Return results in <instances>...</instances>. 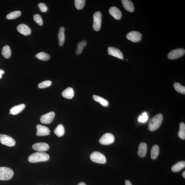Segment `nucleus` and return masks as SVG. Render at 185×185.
I'll list each match as a JSON object with an SVG mask.
<instances>
[{"label":"nucleus","instance_id":"f257e3e1","mask_svg":"<svg viewBox=\"0 0 185 185\" xmlns=\"http://www.w3.org/2000/svg\"><path fill=\"white\" fill-rule=\"evenodd\" d=\"M163 119L162 114H159L151 119L148 124V129L150 131L156 130L161 125Z\"/></svg>","mask_w":185,"mask_h":185},{"label":"nucleus","instance_id":"f03ea898","mask_svg":"<svg viewBox=\"0 0 185 185\" xmlns=\"http://www.w3.org/2000/svg\"><path fill=\"white\" fill-rule=\"evenodd\" d=\"M50 159V156L47 153L38 152L33 153L28 157V161L30 162H37L47 161Z\"/></svg>","mask_w":185,"mask_h":185},{"label":"nucleus","instance_id":"7ed1b4c3","mask_svg":"<svg viewBox=\"0 0 185 185\" xmlns=\"http://www.w3.org/2000/svg\"><path fill=\"white\" fill-rule=\"evenodd\" d=\"M14 172L13 170L7 167H0V180L6 181L13 177Z\"/></svg>","mask_w":185,"mask_h":185},{"label":"nucleus","instance_id":"20e7f679","mask_svg":"<svg viewBox=\"0 0 185 185\" xmlns=\"http://www.w3.org/2000/svg\"><path fill=\"white\" fill-rule=\"evenodd\" d=\"M90 158L92 161L99 164H104L106 162L105 156L102 153L98 152L92 153Z\"/></svg>","mask_w":185,"mask_h":185},{"label":"nucleus","instance_id":"39448f33","mask_svg":"<svg viewBox=\"0 0 185 185\" xmlns=\"http://www.w3.org/2000/svg\"><path fill=\"white\" fill-rule=\"evenodd\" d=\"M93 23L92 27L95 31H98L101 29L102 23V15L101 12L97 11L93 16Z\"/></svg>","mask_w":185,"mask_h":185},{"label":"nucleus","instance_id":"423d86ee","mask_svg":"<svg viewBox=\"0 0 185 185\" xmlns=\"http://www.w3.org/2000/svg\"><path fill=\"white\" fill-rule=\"evenodd\" d=\"M115 141L114 136L111 133L105 134L99 140V142L102 145H108L111 144Z\"/></svg>","mask_w":185,"mask_h":185},{"label":"nucleus","instance_id":"0eeeda50","mask_svg":"<svg viewBox=\"0 0 185 185\" xmlns=\"http://www.w3.org/2000/svg\"><path fill=\"white\" fill-rule=\"evenodd\" d=\"M0 142L8 147H13L16 144L15 141L12 137L5 135H0Z\"/></svg>","mask_w":185,"mask_h":185},{"label":"nucleus","instance_id":"6e6552de","mask_svg":"<svg viewBox=\"0 0 185 185\" xmlns=\"http://www.w3.org/2000/svg\"><path fill=\"white\" fill-rule=\"evenodd\" d=\"M185 50L183 48H178L173 50L168 54V57L170 59H175L181 57L185 54Z\"/></svg>","mask_w":185,"mask_h":185},{"label":"nucleus","instance_id":"1a4fd4ad","mask_svg":"<svg viewBox=\"0 0 185 185\" xmlns=\"http://www.w3.org/2000/svg\"><path fill=\"white\" fill-rule=\"evenodd\" d=\"M126 37L129 40L136 43L141 41L142 38V35L138 32L132 31L128 33Z\"/></svg>","mask_w":185,"mask_h":185},{"label":"nucleus","instance_id":"9d476101","mask_svg":"<svg viewBox=\"0 0 185 185\" xmlns=\"http://www.w3.org/2000/svg\"><path fill=\"white\" fill-rule=\"evenodd\" d=\"M55 116V113L53 111L45 114L41 116L40 121L44 124H50L52 122Z\"/></svg>","mask_w":185,"mask_h":185},{"label":"nucleus","instance_id":"9b49d317","mask_svg":"<svg viewBox=\"0 0 185 185\" xmlns=\"http://www.w3.org/2000/svg\"><path fill=\"white\" fill-rule=\"evenodd\" d=\"M37 132L36 135L38 136H47L50 135V131L49 129L45 126L38 125L36 126Z\"/></svg>","mask_w":185,"mask_h":185},{"label":"nucleus","instance_id":"f8f14e48","mask_svg":"<svg viewBox=\"0 0 185 185\" xmlns=\"http://www.w3.org/2000/svg\"><path fill=\"white\" fill-rule=\"evenodd\" d=\"M108 52L109 55L113 56L120 59H123L122 53L118 48L112 47H109L108 49Z\"/></svg>","mask_w":185,"mask_h":185},{"label":"nucleus","instance_id":"ddd939ff","mask_svg":"<svg viewBox=\"0 0 185 185\" xmlns=\"http://www.w3.org/2000/svg\"><path fill=\"white\" fill-rule=\"evenodd\" d=\"M32 148L37 151L43 152L48 150L50 147L47 144L45 143H37L33 145Z\"/></svg>","mask_w":185,"mask_h":185},{"label":"nucleus","instance_id":"4468645a","mask_svg":"<svg viewBox=\"0 0 185 185\" xmlns=\"http://www.w3.org/2000/svg\"><path fill=\"white\" fill-rule=\"evenodd\" d=\"M17 30L19 33L25 36L30 35L31 33L30 28L24 24H19L17 27Z\"/></svg>","mask_w":185,"mask_h":185},{"label":"nucleus","instance_id":"2eb2a0df","mask_svg":"<svg viewBox=\"0 0 185 185\" xmlns=\"http://www.w3.org/2000/svg\"><path fill=\"white\" fill-rule=\"evenodd\" d=\"M109 12L111 15L116 20H119L121 19L122 14L120 10L116 7H111L109 9Z\"/></svg>","mask_w":185,"mask_h":185},{"label":"nucleus","instance_id":"dca6fc26","mask_svg":"<svg viewBox=\"0 0 185 185\" xmlns=\"http://www.w3.org/2000/svg\"><path fill=\"white\" fill-rule=\"evenodd\" d=\"M147 144L143 142L141 143L139 146L138 152L139 156L142 158L144 157L147 154Z\"/></svg>","mask_w":185,"mask_h":185},{"label":"nucleus","instance_id":"f3484780","mask_svg":"<svg viewBox=\"0 0 185 185\" xmlns=\"http://www.w3.org/2000/svg\"><path fill=\"white\" fill-rule=\"evenodd\" d=\"M124 8L126 11L132 13L134 11L135 7L132 1L130 0L121 1Z\"/></svg>","mask_w":185,"mask_h":185},{"label":"nucleus","instance_id":"a211bd4d","mask_svg":"<svg viewBox=\"0 0 185 185\" xmlns=\"http://www.w3.org/2000/svg\"><path fill=\"white\" fill-rule=\"evenodd\" d=\"M26 105L24 104H21L19 105L14 106L10 110V113L12 115H16L22 111L25 108Z\"/></svg>","mask_w":185,"mask_h":185},{"label":"nucleus","instance_id":"6ab92c4d","mask_svg":"<svg viewBox=\"0 0 185 185\" xmlns=\"http://www.w3.org/2000/svg\"><path fill=\"white\" fill-rule=\"evenodd\" d=\"M62 95L65 98L68 99H71L74 96V89L71 87H68L62 92Z\"/></svg>","mask_w":185,"mask_h":185},{"label":"nucleus","instance_id":"aec40b11","mask_svg":"<svg viewBox=\"0 0 185 185\" xmlns=\"http://www.w3.org/2000/svg\"><path fill=\"white\" fill-rule=\"evenodd\" d=\"M65 29L64 27H61L59 33L58 34V38L59 40V45L60 46H62L64 45L65 40Z\"/></svg>","mask_w":185,"mask_h":185},{"label":"nucleus","instance_id":"412c9836","mask_svg":"<svg viewBox=\"0 0 185 185\" xmlns=\"http://www.w3.org/2000/svg\"><path fill=\"white\" fill-rule=\"evenodd\" d=\"M185 167V161H180L177 162L176 164L173 165L171 168V170L173 172H177L183 169Z\"/></svg>","mask_w":185,"mask_h":185},{"label":"nucleus","instance_id":"4be33fe9","mask_svg":"<svg viewBox=\"0 0 185 185\" xmlns=\"http://www.w3.org/2000/svg\"><path fill=\"white\" fill-rule=\"evenodd\" d=\"M92 97L95 101L98 102L102 106L107 107L108 105L109 102L108 101L103 97L96 96V95H94Z\"/></svg>","mask_w":185,"mask_h":185},{"label":"nucleus","instance_id":"5701e85b","mask_svg":"<svg viewBox=\"0 0 185 185\" xmlns=\"http://www.w3.org/2000/svg\"><path fill=\"white\" fill-rule=\"evenodd\" d=\"M159 146L155 145L153 146L151 150V158L153 159H155L159 156Z\"/></svg>","mask_w":185,"mask_h":185},{"label":"nucleus","instance_id":"b1692460","mask_svg":"<svg viewBox=\"0 0 185 185\" xmlns=\"http://www.w3.org/2000/svg\"><path fill=\"white\" fill-rule=\"evenodd\" d=\"M2 53L3 56L7 59H9L11 57V51L10 46L6 45L2 49Z\"/></svg>","mask_w":185,"mask_h":185},{"label":"nucleus","instance_id":"393cba45","mask_svg":"<svg viewBox=\"0 0 185 185\" xmlns=\"http://www.w3.org/2000/svg\"><path fill=\"white\" fill-rule=\"evenodd\" d=\"M54 132L58 137H62L64 135L65 133L64 126L62 124L58 125L55 129Z\"/></svg>","mask_w":185,"mask_h":185},{"label":"nucleus","instance_id":"a878e982","mask_svg":"<svg viewBox=\"0 0 185 185\" xmlns=\"http://www.w3.org/2000/svg\"><path fill=\"white\" fill-rule=\"evenodd\" d=\"M86 41L84 40L81 41L80 43L77 44V48L76 50V53L77 55H78L81 53L84 47H86L87 45Z\"/></svg>","mask_w":185,"mask_h":185},{"label":"nucleus","instance_id":"bb28decb","mask_svg":"<svg viewBox=\"0 0 185 185\" xmlns=\"http://www.w3.org/2000/svg\"><path fill=\"white\" fill-rule=\"evenodd\" d=\"M21 14V12L19 11H16L11 12L10 13L7 14L6 18L8 20L14 19L19 17Z\"/></svg>","mask_w":185,"mask_h":185},{"label":"nucleus","instance_id":"cd10ccee","mask_svg":"<svg viewBox=\"0 0 185 185\" xmlns=\"http://www.w3.org/2000/svg\"><path fill=\"white\" fill-rule=\"evenodd\" d=\"M36 57L38 59L43 61H47L50 59V56L48 53L41 52L36 55Z\"/></svg>","mask_w":185,"mask_h":185},{"label":"nucleus","instance_id":"c85d7f7f","mask_svg":"<svg viewBox=\"0 0 185 185\" xmlns=\"http://www.w3.org/2000/svg\"><path fill=\"white\" fill-rule=\"evenodd\" d=\"M180 138L182 139H185V125L183 123H181L180 124V130L178 133Z\"/></svg>","mask_w":185,"mask_h":185},{"label":"nucleus","instance_id":"c756f323","mask_svg":"<svg viewBox=\"0 0 185 185\" xmlns=\"http://www.w3.org/2000/svg\"><path fill=\"white\" fill-rule=\"evenodd\" d=\"M174 88L176 90L183 94H185V87L184 86H182L179 83L176 82L174 84Z\"/></svg>","mask_w":185,"mask_h":185},{"label":"nucleus","instance_id":"7c9ffc66","mask_svg":"<svg viewBox=\"0 0 185 185\" xmlns=\"http://www.w3.org/2000/svg\"><path fill=\"white\" fill-rule=\"evenodd\" d=\"M86 1L85 0H75V7L77 10H81L83 8Z\"/></svg>","mask_w":185,"mask_h":185},{"label":"nucleus","instance_id":"2f4dec72","mask_svg":"<svg viewBox=\"0 0 185 185\" xmlns=\"http://www.w3.org/2000/svg\"><path fill=\"white\" fill-rule=\"evenodd\" d=\"M148 119V116L147 113L146 112H144L142 115L139 116L138 118V122L142 123H144L147 121Z\"/></svg>","mask_w":185,"mask_h":185},{"label":"nucleus","instance_id":"473e14b6","mask_svg":"<svg viewBox=\"0 0 185 185\" xmlns=\"http://www.w3.org/2000/svg\"><path fill=\"white\" fill-rule=\"evenodd\" d=\"M52 82L49 80L45 81L40 83L38 85V87L40 89H44L50 86L52 84Z\"/></svg>","mask_w":185,"mask_h":185},{"label":"nucleus","instance_id":"72a5a7b5","mask_svg":"<svg viewBox=\"0 0 185 185\" xmlns=\"http://www.w3.org/2000/svg\"><path fill=\"white\" fill-rule=\"evenodd\" d=\"M34 20L38 25L42 26L43 25V21L41 16L38 14H35L33 17Z\"/></svg>","mask_w":185,"mask_h":185},{"label":"nucleus","instance_id":"f704fd0d","mask_svg":"<svg viewBox=\"0 0 185 185\" xmlns=\"http://www.w3.org/2000/svg\"><path fill=\"white\" fill-rule=\"evenodd\" d=\"M38 7H39L40 11L43 13H45L48 10V8L44 3H40L38 4Z\"/></svg>","mask_w":185,"mask_h":185},{"label":"nucleus","instance_id":"c9c22d12","mask_svg":"<svg viewBox=\"0 0 185 185\" xmlns=\"http://www.w3.org/2000/svg\"><path fill=\"white\" fill-rule=\"evenodd\" d=\"M5 71L3 70L0 69V79L2 78V75L4 74Z\"/></svg>","mask_w":185,"mask_h":185},{"label":"nucleus","instance_id":"e433bc0d","mask_svg":"<svg viewBox=\"0 0 185 185\" xmlns=\"http://www.w3.org/2000/svg\"><path fill=\"white\" fill-rule=\"evenodd\" d=\"M125 184L126 185H132L129 181L126 180Z\"/></svg>","mask_w":185,"mask_h":185},{"label":"nucleus","instance_id":"4c0bfd02","mask_svg":"<svg viewBox=\"0 0 185 185\" xmlns=\"http://www.w3.org/2000/svg\"><path fill=\"white\" fill-rule=\"evenodd\" d=\"M77 185H86V184H85L84 182H80Z\"/></svg>","mask_w":185,"mask_h":185},{"label":"nucleus","instance_id":"58836bf2","mask_svg":"<svg viewBox=\"0 0 185 185\" xmlns=\"http://www.w3.org/2000/svg\"><path fill=\"white\" fill-rule=\"evenodd\" d=\"M182 176H183V177H184V178H185V171H184L183 172V173H182Z\"/></svg>","mask_w":185,"mask_h":185},{"label":"nucleus","instance_id":"ea45409f","mask_svg":"<svg viewBox=\"0 0 185 185\" xmlns=\"http://www.w3.org/2000/svg\"><path fill=\"white\" fill-rule=\"evenodd\" d=\"M9 114H11V113H10Z\"/></svg>","mask_w":185,"mask_h":185}]
</instances>
